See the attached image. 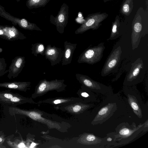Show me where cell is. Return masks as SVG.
<instances>
[{
  "instance_id": "7a4b0ae2",
  "label": "cell",
  "mask_w": 148,
  "mask_h": 148,
  "mask_svg": "<svg viewBox=\"0 0 148 148\" xmlns=\"http://www.w3.org/2000/svg\"><path fill=\"white\" fill-rule=\"evenodd\" d=\"M123 92L127 97V101L134 113L140 118L143 117L147 106L143 103L139 92L135 85L124 86Z\"/></svg>"
},
{
  "instance_id": "7c38bea8",
  "label": "cell",
  "mask_w": 148,
  "mask_h": 148,
  "mask_svg": "<svg viewBox=\"0 0 148 148\" xmlns=\"http://www.w3.org/2000/svg\"><path fill=\"white\" fill-rule=\"evenodd\" d=\"M0 36L9 40H23L26 38L24 34L14 27H0Z\"/></svg>"
},
{
  "instance_id": "ac0fdd59",
  "label": "cell",
  "mask_w": 148,
  "mask_h": 148,
  "mask_svg": "<svg viewBox=\"0 0 148 148\" xmlns=\"http://www.w3.org/2000/svg\"><path fill=\"white\" fill-rule=\"evenodd\" d=\"M119 23L116 21L113 24L110 36L107 40H115L118 38L120 35L119 31Z\"/></svg>"
},
{
  "instance_id": "ffe728a7",
  "label": "cell",
  "mask_w": 148,
  "mask_h": 148,
  "mask_svg": "<svg viewBox=\"0 0 148 148\" xmlns=\"http://www.w3.org/2000/svg\"><path fill=\"white\" fill-rule=\"evenodd\" d=\"M7 64L4 58H0V77L3 75L8 72L7 69Z\"/></svg>"
},
{
  "instance_id": "277c9868",
  "label": "cell",
  "mask_w": 148,
  "mask_h": 148,
  "mask_svg": "<svg viewBox=\"0 0 148 148\" xmlns=\"http://www.w3.org/2000/svg\"><path fill=\"white\" fill-rule=\"evenodd\" d=\"M105 47L103 42L96 46L88 47L79 56L77 62L93 64L100 61L102 58Z\"/></svg>"
},
{
  "instance_id": "52a82bcc",
  "label": "cell",
  "mask_w": 148,
  "mask_h": 148,
  "mask_svg": "<svg viewBox=\"0 0 148 148\" xmlns=\"http://www.w3.org/2000/svg\"><path fill=\"white\" fill-rule=\"evenodd\" d=\"M69 10L68 5L64 3L56 16L54 17L52 14L50 16V23L56 26L57 31L61 34L64 33L65 27L68 22Z\"/></svg>"
},
{
  "instance_id": "d4e9b609",
  "label": "cell",
  "mask_w": 148,
  "mask_h": 148,
  "mask_svg": "<svg viewBox=\"0 0 148 148\" xmlns=\"http://www.w3.org/2000/svg\"><path fill=\"white\" fill-rule=\"evenodd\" d=\"M61 101L60 100H56L54 101V103L55 104H57L60 103Z\"/></svg>"
},
{
  "instance_id": "4fadbf2b",
  "label": "cell",
  "mask_w": 148,
  "mask_h": 148,
  "mask_svg": "<svg viewBox=\"0 0 148 148\" xmlns=\"http://www.w3.org/2000/svg\"><path fill=\"white\" fill-rule=\"evenodd\" d=\"M64 44V49L62 62V66L71 63L74 51L77 45L76 43H72L67 41H65Z\"/></svg>"
},
{
  "instance_id": "5bb4252c",
  "label": "cell",
  "mask_w": 148,
  "mask_h": 148,
  "mask_svg": "<svg viewBox=\"0 0 148 148\" xmlns=\"http://www.w3.org/2000/svg\"><path fill=\"white\" fill-rule=\"evenodd\" d=\"M14 19L13 21L15 23L18 24L20 27L24 29L42 31L36 24L30 23L25 18L18 19L14 18Z\"/></svg>"
},
{
  "instance_id": "3957f363",
  "label": "cell",
  "mask_w": 148,
  "mask_h": 148,
  "mask_svg": "<svg viewBox=\"0 0 148 148\" xmlns=\"http://www.w3.org/2000/svg\"><path fill=\"white\" fill-rule=\"evenodd\" d=\"M131 65L130 70L124 79L123 84L124 86L135 85L141 82L144 79L145 68L142 59L138 58Z\"/></svg>"
},
{
  "instance_id": "4316f807",
  "label": "cell",
  "mask_w": 148,
  "mask_h": 148,
  "mask_svg": "<svg viewBox=\"0 0 148 148\" xmlns=\"http://www.w3.org/2000/svg\"><path fill=\"white\" fill-rule=\"evenodd\" d=\"M36 145V144L34 143H32L31 145V147H33Z\"/></svg>"
},
{
  "instance_id": "9c48e42d",
  "label": "cell",
  "mask_w": 148,
  "mask_h": 148,
  "mask_svg": "<svg viewBox=\"0 0 148 148\" xmlns=\"http://www.w3.org/2000/svg\"><path fill=\"white\" fill-rule=\"evenodd\" d=\"M106 16L103 14L89 15L86 18L84 22L75 31L76 34H81L88 30L97 29L101 22Z\"/></svg>"
},
{
  "instance_id": "30bf717a",
  "label": "cell",
  "mask_w": 148,
  "mask_h": 148,
  "mask_svg": "<svg viewBox=\"0 0 148 148\" xmlns=\"http://www.w3.org/2000/svg\"><path fill=\"white\" fill-rule=\"evenodd\" d=\"M64 51L55 45L52 47L51 45H49L45 48V56L46 59H48L50 62L51 66H53L61 62Z\"/></svg>"
},
{
  "instance_id": "2e32d148",
  "label": "cell",
  "mask_w": 148,
  "mask_h": 148,
  "mask_svg": "<svg viewBox=\"0 0 148 148\" xmlns=\"http://www.w3.org/2000/svg\"><path fill=\"white\" fill-rule=\"evenodd\" d=\"M50 0H28L26 3L27 8L30 9L44 7Z\"/></svg>"
},
{
  "instance_id": "9a60e30c",
  "label": "cell",
  "mask_w": 148,
  "mask_h": 148,
  "mask_svg": "<svg viewBox=\"0 0 148 148\" xmlns=\"http://www.w3.org/2000/svg\"><path fill=\"white\" fill-rule=\"evenodd\" d=\"M30 83L29 82H12L0 83V87H4L13 89L25 88Z\"/></svg>"
},
{
  "instance_id": "8992f818",
  "label": "cell",
  "mask_w": 148,
  "mask_h": 148,
  "mask_svg": "<svg viewBox=\"0 0 148 148\" xmlns=\"http://www.w3.org/2000/svg\"><path fill=\"white\" fill-rule=\"evenodd\" d=\"M122 52L120 46L112 51L101 70V75L102 76H107L111 73L116 72L117 71L120 64Z\"/></svg>"
},
{
  "instance_id": "d6986e66",
  "label": "cell",
  "mask_w": 148,
  "mask_h": 148,
  "mask_svg": "<svg viewBox=\"0 0 148 148\" xmlns=\"http://www.w3.org/2000/svg\"><path fill=\"white\" fill-rule=\"evenodd\" d=\"M115 132H113L108 134L104 138L105 145L110 146L114 145L116 146L115 142Z\"/></svg>"
},
{
  "instance_id": "f1b7e54d",
  "label": "cell",
  "mask_w": 148,
  "mask_h": 148,
  "mask_svg": "<svg viewBox=\"0 0 148 148\" xmlns=\"http://www.w3.org/2000/svg\"><path fill=\"white\" fill-rule=\"evenodd\" d=\"M20 0H16V1H19Z\"/></svg>"
},
{
  "instance_id": "6da1fadb",
  "label": "cell",
  "mask_w": 148,
  "mask_h": 148,
  "mask_svg": "<svg viewBox=\"0 0 148 148\" xmlns=\"http://www.w3.org/2000/svg\"><path fill=\"white\" fill-rule=\"evenodd\" d=\"M148 128V120L143 124L136 126L134 123L131 125L127 122L120 124L116 129L115 142L116 146L128 143L142 131Z\"/></svg>"
},
{
  "instance_id": "cb8c5ba5",
  "label": "cell",
  "mask_w": 148,
  "mask_h": 148,
  "mask_svg": "<svg viewBox=\"0 0 148 148\" xmlns=\"http://www.w3.org/2000/svg\"><path fill=\"white\" fill-rule=\"evenodd\" d=\"M4 97L10 99L13 97L12 95L11 94L5 93L4 95Z\"/></svg>"
},
{
  "instance_id": "ba28073f",
  "label": "cell",
  "mask_w": 148,
  "mask_h": 148,
  "mask_svg": "<svg viewBox=\"0 0 148 148\" xmlns=\"http://www.w3.org/2000/svg\"><path fill=\"white\" fill-rule=\"evenodd\" d=\"M116 102H108L98 112L92 122L93 125L101 124L105 122L117 110Z\"/></svg>"
},
{
  "instance_id": "484cf974",
  "label": "cell",
  "mask_w": 148,
  "mask_h": 148,
  "mask_svg": "<svg viewBox=\"0 0 148 148\" xmlns=\"http://www.w3.org/2000/svg\"><path fill=\"white\" fill-rule=\"evenodd\" d=\"M18 146L19 147H24L25 145L23 143H21L19 144Z\"/></svg>"
},
{
  "instance_id": "83f0119b",
  "label": "cell",
  "mask_w": 148,
  "mask_h": 148,
  "mask_svg": "<svg viewBox=\"0 0 148 148\" xmlns=\"http://www.w3.org/2000/svg\"><path fill=\"white\" fill-rule=\"evenodd\" d=\"M2 139L0 137V142H1L2 141Z\"/></svg>"
},
{
  "instance_id": "5b68a950",
  "label": "cell",
  "mask_w": 148,
  "mask_h": 148,
  "mask_svg": "<svg viewBox=\"0 0 148 148\" xmlns=\"http://www.w3.org/2000/svg\"><path fill=\"white\" fill-rule=\"evenodd\" d=\"M75 76L80 82L94 92L108 95L113 94L111 87L94 80L87 75L76 73Z\"/></svg>"
},
{
  "instance_id": "e0dca14e",
  "label": "cell",
  "mask_w": 148,
  "mask_h": 148,
  "mask_svg": "<svg viewBox=\"0 0 148 148\" xmlns=\"http://www.w3.org/2000/svg\"><path fill=\"white\" fill-rule=\"evenodd\" d=\"M32 53L36 57L39 54L45 56V48L44 44L41 42H37L32 44L31 47Z\"/></svg>"
},
{
  "instance_id": "8fae6325",
  "label": "cell",
  "mask_w": 148,
  "mask_h": 148,
  "mask_svg": "<svg viewBox=\"0 0 148 148\" xmlns=\"http://www.w3.org/2000/svg\"><path fill=\"white\" fill-rule=\"evenodd\" d=\"M25 63L24 57H16L12 60L9 68L7 77L10 79L17 77L22 71Z\"/></svg>"
},
{
  "instance_id": "7402d4cb",
  "label": "cell",
  "mask_w": 148,
  "mask_h": 148,
  "mask_svg": "<svg viewBox=\"0 0 148 148\" xmlns=\"http://www.w3.org/2000/svg\"><path fill=\"white\" fill-rule=\"evenodd\" d=\"M123 10L125 12H128L129 11V6L128 4H125L123 7Z\"/></svg>"
},
{
  "instance_id": "44dd1931",
  "label": "cell",
  "mask_w": 148,
  "mask_h": 148,
  "mask_svg": "<svg viewBox=\"0 0 148 148\" xmlns=\"http://www.w3.org/2000/svg\"><path fill=\"white\" fill-rule=\"evenodd\" d=\"M81 109V107L79 105H76L73 108V110L74 112H77L79 111Z\"/></svg>"
},
{
  "instance_id": "603a6c76",
  "label": "cell",
  "mask_w": 148,
  "mask_h": 148,
  "mask_svg": "<svg viewBox=\"0 0 148 148\" xmlns=\"http://www.w3.org/2000/svg\"><path fill=\"white\" fill-rule=\"evenodd\" d=\"M10 100L12 102H16L20 101V99L16 97H12L10 99Z\"/></svg>"
}]
</instances>
